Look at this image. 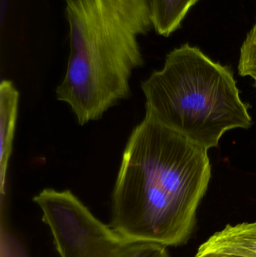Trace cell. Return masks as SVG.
I'll use <instances>...</instances> for the list:
<instances>
[{
    "instance_id": "10",
    "label": "cell",
    "mask_w": 256,
    "mask_h": 257,
    "mask_svg": "<svg viewBox=\"0 0 256 257\" xmlns=\"http://www.w3.org/2000/svg\"><path fill=\"white\" fill-rule=\"evenodd\" d=\"M254 79V86H255V87L256 88V77L253 78Z\"/></svg>"
},
{
    "instance_id": "6",
    "label": "cell",
    "mask_w": 256,
    "mask_h": 257,
    "mask_svg": "<svg viewBox=\"0 0 256 257\" xmlns=\"http://www.w3.org/2000/svg\"><path fill=\"white\" fill-rule=\"evenodd\" d=\"M198 0H153V24L159 36L168 37L180 29L183 19Z\"/></svg>"
},
{
    "instance_id": "8",
    "label": "cell",
    "mask_w": 256,
    "mask_h": 257,
    "mask_svg": "<svg viewBox=\"0 0 256 257\" xmlns=\"http://www.w3.org/2000/svg\"><path fill=\"white\" fill-rule=\"evenodd\" d=\"M117 257H171L167 247L153 243L129 242Z\"/></svg>"
},
{
    "instance_id": "4",
    "label": "cell",
    "mask_w": 256,
    "mask_h": 257,
    "mask_svg": "<svg viewBox=\"0 0 256 257\" xmlns=\"http://www.w3.org/2000/svg\"><path fill=\"white\" fill-rule=\"evenodd\" d=\"M195 256L256 257V221L227 225L202 243Z\"/></svg>"
},
{
    "instance_id": "3",
    "label": "cell",
    "mask_w": 256,
    "mask_h": 257,
    "mask_svg": "<svg viewBox=\"0 0 256 257\" xmlns=\"http://www.w3.org/2000/svg\"><path fill=\"white\" fill-rule=\"evenodd\" d=\"M141 87L146 112L207 151L226 132L252 125L231 69L189 44L168 53Z\"/></svg>"
},
{
    "instance_id": "7",
    "label": "cell",
    "mask_w": 256,
    "mask_h": 257,
    "mask_svg": "<svg viewBox=\"0 0 256 257\" xmlns=\"http://www.w3.org/2000/svg\"><path fill=\"white\" fill-rule=\"evenodd\" d=\"M238 71L240 76L256 77V21L240 48Z\"/></svg>"
},
{
    "instance_id": "2",
    "label": "cell",
    "mask_w": 256,
    "mask_h": 257,
    "mask_svg": "<svg viewBox=\"0 0 256 257\" xmlns=\"http://www.w3.org/2000/svg\"><path fill=\"white\" fill-rule=\"evenodd\" d=\"M65 1L70 53L56 97L84 126L131 96L144 64L139 38L154 30L153 0Z\"/></svg>"
},
{
    "instance_id": "9",
    "label": "cell",
    "mask_w": 256,
    "mask_h": 257,
    "mask_svg": "<svg viewBox=\"0 0 256 257\" xmlns=\"http://www.w3.org/2000/svg\"><path fill=\"white\" fill-rule=\"evenodd\" d=\"M195 257H233L226 256H195Z\"/></svg>"
},
{
    "instance_id": "5",
    "label": "cell",
    "mask_w": 256,
    "mask_h": 257,
    "mask_svg": "<svg viewBox=\"0 0 256 257\" xmlns=\"http://www.w3.org/2000/svg\"><path fill=\"white\" fill-rule=\"evenodd\" d=\"M19 92L9 80L0 84V191L6 193L8 168L13 150L18 114Z\"/></svg>"
},
{
    "instance_id": "1",
    "label": "cell",
    "mask_w": 256,
    "mask_h": 257,
    "mask_svg": "<svg viewBox=\"0 0 256 257\" xmlns=\"http://www.w3.org/2000/svg\"><path fill=\"white\" fill-rule=\"evenodd\" d=\"M207 152L146 112L123 151L110 226L131 242L186 244L211 178Z\"/></svg>"
}]
</instances>
